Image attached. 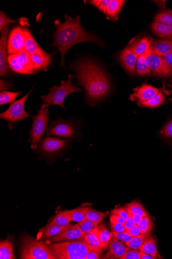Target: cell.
<instances>
[{"mask_svg": "<svg viewBox=\"0 0 172 259\" xmlns=\"http://www.w3.org/2000/svg\"><path fill=\"white\" fill-rule=\"evenodd\" d=\"M125 208L127 209L129 215L128 220L124 224L125 228H126V230L127 231L135 224V222L133 219V214L130 208L127 205Z\"/></svg>", "mask_w": 172, "mask_h": 259, "instance_id": "obj_45", "label": "cell"}, {"mask_svg": "<svg viewBox=\"0 0 172 259\" xmlns=\"http://www.w3.org/2000/svg\"><path fill=\"white\" fill-rule=\"evenodd\" d=\"M25 34L24 50L30 56L35 54H47L40 48L33 36L27 29H26Z\"/></svg>", "mask_w": 172, "mask_h": 259, "instance_id": "obj_22", "label": "cell"}, {"mask_svg": "<svg viewBox=\"0 0 172 259\" xmlns=\"http://www.w3.org/2000/svg\"><path fill=\"white\" fill-rule=\"evenodd\" d=\"M73 80V76L70 74L68 76V80L67 81L61 82L59 86H54L50 88L49 94L41 97L43 104L49 106H58L66 109L63 102L66 97L73 93L82 92L81 88L75 86L72 84Z\"/></svg>", "mask_w": 172, "mask_h": 259, "instance_id": "obj_5", "label": "cell"}, {"mask_svg": "<svg viewBox=\"0 0 172 259\" xmlns=\"http://www.w3.org/2000/svg\"><path fill=\"white\" fill-rule=\"evenodd\" d=\"M160 90L148 84L142 86L134 90V92L130 96V100L138 102L148 101L157 96Z\"/></svg>", "mask_w": 172, "mask_h": 259, "instance_id": "obj_14", "label": "cell"}, {"mask_svg": "<svg viewBox=\"0 0 172 259\" xmlns=\"http://www.w3.org/2000/svg\"><path fill=\"white\" fill-rule=\"evenodd\" d=\"M121 259H140V252L128 246L126 253Z\"/></svg>", "mask_w": 172, "mask_h": 259, "instance_id": "obj_41", "label": "cell"}, {"mask_svg": "<svg viewBox=\"0 0 172 259\" xmlns=\"http://www.w3.org/2000/svg\"><path fill=\"white\" fill-rule=\"evenodd\" d=\"M49 246L55 259H85L89 252L95 251L84 238L54 243Z\"/></svg>", "mask_w": 172, "mask_h": 259, "instance_id": "obj_3", "label": "cell"}, {"mask_svg": "<svg viewBox=\"0 0 172 259\" xmlns=\"http://www.w3.org/2000/svg\"><path fill=\"white\" fill-rule=\"evenodd\" d=\"M49 106L42 104L36 116H32L33 124L28 133L32 148H35L43 138L49 123Z\"/></svg>", "mask_w": 172, "mask_h": 259, "instance_id": "obj_6", "label": "cell"}, {"mask_svg": "<svg viewBox=\"0 0 172 259\" xmlns=\"http://www.w3.org/2000/svg\"><path fill=\"white\" fill-rule=\"evenodd\" d=\"M89 4H91L92 6H95L98 8L100 4H101L102 1V0H93V1H89L88 2Z\"/></svg>", "mask_w": 172, "mask_h": 259, "instance_id": "obj_54", "label": "cell"}, {"mask_svg": "<svg viewBox=\"0 0 172 259\" xmlns=\"http://www.w3.org/2000/svg\"><path fill=\"white\" fill-rule=\"evenodd\" d=\"M89 209L88 207H81L66 211L70 215L72 222H79L85 218Z\"/></svg>", "mask_w": 172, "mask_h": 259, "instance_id": "obj_30", "label": "cell"}, {"mask_svg": "<svg viewBox=\"0 0 172 259\" xmlns=\"http://www.w3.org/2000/svg\"><path fill=\"white\" fill-rule=\"evenodd\" d=\"M10 68L21 74H30L36 72L31 56L24 50L17 54L8 56Z\"/></svg>", "mask_w": 172, "mask_h": 259, "instance_id": "obj_9", "label": "cell"}, {"mask_svg": "<svg viewBox=\"0 0 172 259\" xmlns=\"http://www.w3.org/2000/svg\"><path fill=\"white\" fill-rule=\"evenodd\" d=\"M165 100V96L164 94L160 91V93L154 98L148 101L139 102L138 104L140 106L144 108H156L164 104Z\"/></svg>", "mask_w": 172, "mask_h": 259, "instance_id": "obj_29", "label": "cell"}, {"mask_svg": "<svg viewBox=\"0 0 172 259\" xmlns=\"http://www.w3.org/2000/svg\"><path fill=\"white\" fill-rule=\"evenodd\" d=\"M12 87V84L11 83L2 80H0V90H1V92L11 89Z\"/></svg>", "mask_w": 172, "mask_h": 259, "instance_id": "obj_49", "label": "cell"}, {"mask_svg": "<svg viewBox=\"0 0 172 259\" xmlns=\"http://www.w3.org/2000/svg\"><path fill=\"white\" fill-rule=\"evenodd\" d=\"M86 234L84 232L79 224H69L64 230L57 236L50 238L52 242H73L84 238Z\"/></svg>", "mask_w": 172, "mask_h": 259, "instance_id": "obj_13", "label": "cell"}, {"mask_svg": "<svg viewBox=\"0 0 172 259\" xmlns=\"http://www.w3.org/2000/svg\"><path fill=\"white\" fill-rule=\"evenodd\" d=\"M77 80L85 88L87 102L95 104L110 92L111 84L103 68L94 60L82 59L73 64Z\"/></svg>", "mask_w": 172, "mask_h": 259, "instance_id": "obj_1", "label": "cell"}, {"mask_svg": "<svg viewBox=\"0 0 172 259\" xmlns=\"http://www.w3.org/2000/svg\"><path fill=\"white\" fill-rule=\"evenodd\" d=\"M34 87V86L24 97L10 104L9 108L5 112L0 114V118L7 122L8 127L10 130L12 129L14 125L19 122L27 118L32 117V116L28 114L25 112L24 104Z\"/></svg>", "mask_w": 172, "mask_h": 259, "instance_id": "obj_7", "label": "cell"}, {"mask_svg": "<svg viewBox=\"0 0 172 259\" xmlns=\"http://www.w3.org/2000/svg\"><path fill=\"white\" fill-rule=\"evenodd\" d=\"M22 92H12L8 91H3L0 94V105L11 104Z\"/></svg>", "mask_w": 172, "mask_h": 259, "instance_id": "obj_38", "label": "cell"}, {"mask_svg": "<svg viewBox=\"0 0 172 259\" xmlns=\"http://www.w3.org/2000/svg\"><path fill=\"white\" fill-rule=\"evenodd\" d=\"M99 226H97L95 230L91 232L86 234L84 240L94 250L99 252L102 254L106 250L99 236Z\"/></svg>", "mask_w": 172, "mask_h": 259, "instance_id": "obj_20", "label": "cell"}, {"mask_svg": "<svg viewBox=\"0 0 172 259\" xmlns=\"http://www.w3.org/2000/svg\"><path fill=\"white\" fill-rule=\"evenodd\" d=\"M140 252V259H155L151 256L143 252Z\"/></svg>", "mask_w": 172, "mask_h": 259, "instance_id": "obj_53", "label": "cell"}, {"mask_svg": "<svg viewBox=\"0 0 172 259\" xmlns=\"http://www.w3.org/2000/svg\"><path fill=\"white\" fill-rule=\"evenodd\" d=\"M72 222L71 218L66 210L59 212L51 222L61 226H66Z\"/></svg>", "mask_w": 172, "mask_h": 259, "instance_id": "obj_33", "label": "cell"}, {"mask_svg": "<svg viewBox=\"0 0 172 259\" xmlns=\"http://www.w3.org/2000/svg\"><path fill=\"white\" fill-rule=\"evenodd\" d=\"M68 142V140H62L54 137H46L42 140L40 148L44 154L53 155L63 149Z\"/></svg>", "mask_w": 172, "mask_h": 259, "instance_id": "obj_15", "label": "cell"}, {"mask_svg": "<svg viewBox=\"0 0 172 259\" xmlns=\"http://www.w3.org/2000/svg\"><path fill=\"white\" fill-rule=\"evenodd\" d=\"M153 32L162 38H172V26L160 22H153L151 24Z\"/></svg>", "mask_w": 172, "mask_h": 259, "instance_id": "obj_24", "label": "cell"}, {"mask_svg": "<svg viewBox=\"0 0 172 259\" xmlns=\"http://www.w3.org/2000/svg\"><path fill=\"white\" fill-rule=\"evenodd\" d=\"M131 236L135 237L141 234L140 228L137 224H135L131 228L127 231Z\"/></svg>", "mask_w": 172, "mask_h": 259, "instance_id": "obj_48", "label": "cell"}, {"mask_svg": "<svg viewBox=\"0 0 172 259\" xmlns=\"http://www.w3.org/2000/svg\"><path fill=\"white\" fill-rule=\"evenodd\" d=\"M102 253L97 251H92L88 253L85 259H99L101 258Z\"/></svg>", "mask_w": 172, "mask_h": 259, "instance_id": "obj_51", "label": "cell"}, {"mask_svg": "<svg viewBox=\"0 0 172 259\" xmlns=\"http://www.w3.org/2000/svg\"><path fill=\"white\" fill-rule=\"evenodd\" d=\"M68 226H61L51 222L43 228L42 238L43 239L53 238L64 230Z\"/></svg>", "mask_w": 172, "mask_h": 259, "instance_id": "obj_28", "label": "cell"}, {"mask_svg": "<svg viewBox=\"0 0 172 259\" xmlns=\"http://www.w3.org/2000/svg\"><path fill=\"white\" fill-rule=\"evenodd\" d=\"M119 60L125 70L132 76L136 74V65L138 58L128 46L119 54Z\"/></svg>", "mask_w": 172, "mask_h": 259, "instance_id": "obj_16", "label": "cell"}, {"mask_svg": "<svg viewBox=\"0 0 172 259\" xmlns=\"http://www.w3.org/2000/svg\"><path fill=\"white\" fill-rule=\"evenodd\" d=\"M148 52L149 51L140 56L137 58L136 65V73L139 76H148L151 74V72L146 62V58Z\"/></svg>", "mask_w": 172, "mask_h": 259, "instance_id": "obj_27", "label": "cell"}, {"mask_svg": "<svg viewBox=\"0 0 172 259\" xmlns=\"http://www.w3.org/2000/svg\"><path fill=\"white\" fill-rule=\"evenodd\" d=\"M112 231L116 233H121L126 232L124 224L115 222L112 220H110Z\"/></svg>", "mask_w": 172, "mask_h": 259, "instance_id": "obj_46", "label": "cell"}, {"mask_svg": "<svg viewBox=\"0 0 172 259\" xmlns=\"http://www.w3.org/2000/svg\"><path fill=\"white\" fill-rule=\"evenodd\" d=\"M99 236L102 244L106 250L109 246V242L114 236L113 233L109 232L104 224H101L99 226Z\"/></svg>", "mask_w": 172, "mask_h": 259, "instance_id": "obj_32", "label": "cell"}, {"mask_svg": "<svg viewBox=\"0 0 172 259\" xmlns=\"http://www.w3.org/2000/svg\"><path fill=\"white\" fill-rule=\"evenodd\" d=\"M16 20H12L8 18L7 15L3 12H0V30H2L9 24L16 23Z\"/></svg>", "mask_w": 172, "mask_h": 259, "instance_id": "obj_42", "label": "cell"}, {"mask_svg": "<svg viewBox=\"0 0 172 259\" xmlns=\"http://www.w3.org/2000/svg\"><path fill=\"white\" fill-rule=\"evenodd\" d=\"M162 138L172 146V119L164 125L160 132Z\"/></svg>", "mask_w": 172, "mask_h": 259, "instance_id": "obj_35", "label": "cell"}, {"mask_svg": "<svg viewBox=\"0 0 172 259\" xmlns=\"http://www.w3.org/2000/svg\"><path fill=\"white\" fill-rule=\"evenodd\" d=\"M9 26H6L1 31L0 37V76L5 78L10 74L8 62L7 42Z\"/></svg>", "mask_w": 172, "mask_h": 259, "instance_id": "obj_12", "label": "cell"}, {"mask_svg": "<svg viewBox=\"0 0 172 259\" xmlns=\"http://www.w3.org/2000/svg\"><path fill=\"white\" fill-rule=\"evenodd\" d=\"M65 22L59 20L54 22L56 31L53 32V42L51 46L56 47L61 55L60 67H65V56L67 52L75 44L83 42H93L103 48V42L95 34L86 31L81 24L79 16L74 18L65 14Z\"/></svg>", "mask_w": 172, "mask_h": 259, "instance_id": "obj_2", "label": "cell"}, {"mask_svg": "<svg viewBox=\"0 0 172 259\" xmlns=\"http://www.w3.org/2000/svg\"><path fill=\"white\" fill-rule=\"evenodd\" d=\"M107 216V213L89 208L84 219L95 222L99 224Z\"/></svg>", "mask_w": 172, "mask_h": 259, "instance_id": "obj_34", "label": "cell"}, {"mask_svg": "<svg viewBox=\"0 0 172 259\" xmlns=\"http://www.w3.org/2000/svg\"><path fill=\"white\" fill-rule=\"evenodd\" d=\"M149 50L153 54L162 56L172 52V38H162L153 41Z\"/></svg>", "mask_w": 172, "mask_h": 259, "instance_id": "obj_18", "label": "cell"}, {"mask_svg": "<svg viewBox=\"0 0 172 259\" xmlns=\"http://www.w3.org/2000/svg\"><path fill=\"white\" fill-rule=\"evenodd\" d=\"M151 235V232L145 234H141L133 237L130 242H126V244L128 246L134 250H140L145 240Z\"/></svg>", "mask_w": 172, "mask_h": 259, "instance_id": "obj_31", "label": "cell"}, {"mask_svg": "<svg viewBox=\"0 0 172 259\" xmlns=\"http://www.w3.org/2000/svg\"><path fill=\"white\" fill-rule=\"evenodd\" d=\"M153 42L152 38L145 36L131 42L128 47L134 54L139 56L150 50Z\"/></svg>", "mask_w": 172, "mask_h": 259, "instance_id": "obj_19", "label": "cell"}, {"mask_svg": "<svg viewBox=\"0 0 172 259\" xmlns=\"http://www.w3.org/2000/svg\"><path fill=\"white\" fill-rule=\"evenodd\" d=\"M146 62L151 72L156 76L161 78L172 77V74L166 66L163 56L153 54L149 50Z\"/></svg>", "mask_w": 172, "mask_h": 259, "instance_id": "obj_10", "label": "cell"}, {"mask_svg": "<svg viewBox=\"0 0 172 259\" xmlns=\"http://www.w3.org/2000/svg\"><path fill=\"white\" fill-rule=\"evenodd\" d=\"M78 134V126L70 120H64L58 117L51 122L49 127L46 130V135L54 136L66 139L73 138Z\"/></svg>", "mask_w": 172, "mask_h": 259, "instance_id": "obj_8", "label": "cell"}, {"mask_svg": "<svg viewBox=\"0 0 172 259\" xmlns=\"http://www.w3.org/2000/svg\"><path fill=\"white\" fill-rule=\"evenodd\" d=\"M144 218L138 215L133 214V219L135 224H138Z\"/></svg>", "mask_w": 172, "mask_h": 259, "instance_id": "obj_55", "label": "cell"}, {"mask_svg": "<svg viewBox=\"0 0 172 259\" xmlns=\"http://www.w3.org/2000/svg\"><path fill=\"white\" fill-rule=\"evenodd\" d=\"M126 2V1H123V0H112L111 2L107 7L105 14L107 19L115 22L118 18L121 10Z\"/></svg>", "mask_w": 172, "mask_h": 259, "instance_id": "obj_21", "label": "cell"}, {"mask_svg": "<svg viewBox=\"0 0 172 259\" xmlns=\"http://www.w3.org/2000/svg\"><path fill=\"white\" fill-rule=\"evenodd\" d=\"M111 2L112 0H102L101 4L98 8V10L105 14L107 7Z\"/></svg>", "mask_w": 172, "mask_h": 259, "instance_id": "obj_50", "label": "cell"}, {"mask_svg": "<svg viewBox=\"0 0 172 259\" xmlns=\"http://www.w3.org/2000/svg\"><path fill=\"white\" fill-rule=\"evenodd\" d=\"M81 228L82 231L85 234L89 233L95 230L99 225L95 222H93L86 219H83L82 221L77 224Z\"/></svg>", "mask_w": 172, "mask_h": 259, "instance_id": "obj_40", "label": "cell"}, {"mask_svg": "<svg viewBox=\"0 0 172 259\" xmlns=\"http://www.w3.org/2000/svg\"><path fill=\"white\" fill-rule=\"evenodd\" d=\"M112 232L117 238L126 242H130L133 238L127 231L121 233H116L112 231Z\"/></svg>", "mask_w": 172, "mask_h": 259, "instance_id": "obj_44", "label": "cell"}, {"mask_svg": "<svg viewBox=\"0 0 172 259\" xmlns=\"http://www.w3.org/2000/svg\"><path fill=\"white\" fill-rule=\"evenodd\" d=\"M26 29L17 26L10 32L7 42L8 55L17 54L24 50Z\"/></svg>", "mask_w": 172, "mask_h": 259, "instance_id": "obj_11", "label": "cell"}, {"mask_svg": "<svg viewBox=\"0 0 172 259\" xmlns=\"http://www.w3.org/2000/svg\"><path fill=\"white\" fill-rule=\"evenodd\" d=\"M138 226L140 228L141 234L150 232L153 228L152 220L149 215L144 217Z\"/></svg>", "mask_w": 172, "mask_h": 259, "instance_id": "obj_39", "label": "cell"}, {"mask_svg": "<svg viewBox=\"0 0 172 259\" xmlns=\"http://www.w3.org/2000/svg\"><path fill=\"white\" fill-rule=\"evenodd\" d=\"M140 251L151 256L154 258H161L158 252L157 244H156V242L152 235L145 240L143 245L140 248Z\"/></svg>", "mask_w": 172, "mask_h": 259, "instance_id": "obj_25", "label": "cell"}, {"mask_svg": "<svg viewBox=\"0 0 172 259\" xmlns=\"http://www.w3.org/2000/svg\"><path fill=\"white\" fill-rule=\"evenodd\" d=\"M133 214L138 215L143 218L148 216V213L140 202L134 201L127 204Z\"/></svg>", "mask_w": 172, "mask_h": 259, "instance_id": "obj_36", "label": "cell"}, {"mask_svg": "<svg viewBox=\"0 0 172 259\" xmlns=\"http://www.w3.org/2000/svg\"><path fill=\"white\" fill-rule=\"evenodd\" d=\"M34 65L35 70L38 71L41 70H45L49 66L51 56L48 54H35L31 56Z\"/></svg>", "mask_w": 172, "mask_h": 259, "instance_id": "obj_23", "label": "cell"}, {"mask_svg": "<svg viewBox=\"0 0 172 259\" xmlns=\"http://www.w3.org/2000/svg\"><path fill=\"white\" fill-rule=\"evenodd\" d=\"M163 58L166 66L172 74V52L163 56Z\"/></svg>", "mask_w": 172, "mask_h": 259, "instance_id": "obj_47", "label": "cell"}, {"mask_svg": "<svg viewBox=\"0 0 172 259\" xmlns=\"http://www.w3.org/2000/svg\"><path fill=\"white\" fill-rule=\"evenodd\" d=\"M0 258L14 259L11 240L8 238L0 242Z\"/></svg>", "mask_w": 172, "mask_h": 259, "instance_id": "obj_26", "label": "cell"}, {"mask_svg": "<svg viewBox=\"0 0 172 259\" xmlns=\"http://www.w3.org/2000/svg\"><path fill=\"white\" fill-rule=\"evenodd\" d=\"M155 22H160L172 26V11L166 10L156 15Z\"/></svg>", "mask_w": 172, "mask_h": 259, "instance_id": "obj_37", "label": "cell"}, {"mask_svg": "<svg viewBox=\"0 0 172 259\" xmlns=\"http://www.w3.org/2000/svg\"><path fill=\"white\" fill-rule=\"evenodd\" d=\"M112 213L116 214L127 221L129 218V213L126 208H115L112 211Z\"/></svg>", "mask_w": 172, "mask_h": 259, "instance_id": "obj_43", "label": "cell"}, {"mask_svg": "<svg viewBox=\"0 0 172 259\" xmlns=\"http://www.w3.org/2000/svg\"><path fill=\"white\" fill-rule=\"evenodd\" d=\"M20 258L55 259L49 246L43 241L30 236H24L21 240Z\"/></svg>", "mask_w": 172, "mask_h": 259, "instance_id": "obj_4", "label": "cell"}, {"mask_svg": "<svg viewBox=\"0 0 172 259\" xmlns=\"http://www.w3.org/2000/svg\"><path fill=\"white\" fill-rule=\"evenodd\" d=\"M127 247L126 242L119 240L113 236L109 242V252L105 256L104 258L121 259L126 253Z\"/></svg>", "mask_w": 172, "mask_h": 259, "instance_id": "obj_17", "label": "cell"}, {"mask_svg": "<svg viewBox=\"0 0 172 259\" xmlns=\"http://www.w3.org/2000/svg\"><path fill=\"white\" fill-rule=\"evenodd\" d=\"M110 220H112L115 222L122 224H124L126 222L120 216H118L116 214H113V213H112V214L110 216Z\"/></svg>", "mask_w": 172, "mask_h": 259, "instance_id": "obj_52", "label": "cell"}]
</instances>
